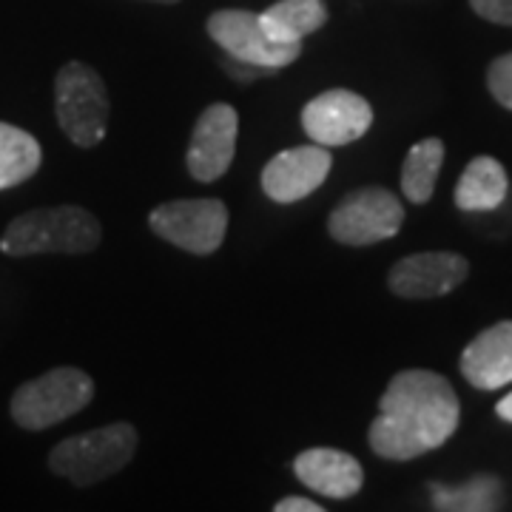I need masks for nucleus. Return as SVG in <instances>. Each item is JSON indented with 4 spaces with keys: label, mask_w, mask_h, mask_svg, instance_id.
<instances>
[{
    "label": "nucleus",
    "mask_w": 512,
    "mask_h": 512,
    "mask_svg": "<svg viewBox=\"0 0 512 512\" xmlns=\"http://www.w3.org/2000/svg\"><path fill=\"white\" fill-rule=\"evenodd\" d=\"M461 421L453 384L433 370H402L393 376L379 416L370 424V450L390 461H410L453 439Z\"/></svg>",
    "instance_id": "1"
},
{
    "label": "nucleus",
    "mask_w": 512,
    "mask_h": 512,
    "mask_svg": "<svg viewBox=\"0 0 512 512\" xmlns=\"http://www.w3.org/2000/svg\"><path fill=\"white\" fill-rule=\"evenodd\" d=\"M103 228L92 211L80 205H52L26 211L6 225L0 237V254H89L100 245Z\"/></svg>",
    "instance_id": "2"
},
{
    "label": "nucleus",
    "mask_w": 512,
    "mask_h": 512,
    "mask_svg": "<svg viewBox=\"0 0 512 512\" xmlns=\"http://www.w3.org/2000/svg\"><path fill=\"white\" fill-rule=\"evenodd\" d=\"M137 453L134 424L117 421L72 439H63L49 453V470L60 478H69L74 487H92L103 478L120 473Z\"/></svg>",
    "instance_id": "3"
},
{
    "label": "nucleus",
    "mask_w": 512,
    "mask_h": 512,
    "mask_svg": "<svg viewBox=\"0 0 512 512\" xmlns=\"http://www.w3.org/2000/svg\"><path fill=\"white\" fill-rule=\"evenodd\" d=\"M94 399L92 376L80 367H55L32 382L20 384L9 402L12 421L23 430H49L77 416Z\"/></svg>",
    "instance_id": "4"
},
{
    "label": "nucleus",
    "mask_w": 512,
    "mask_h": 512,
    "mask_svg": "<svg viewBox=\"0 0 512 512\" xmlns=\"http://www.w3.org/2000/svg\"><path fill=\"white\" fill-rule=\"evenodd\" d=\"M57 126L77 148H94L109 131V92L92 66L72 60L55 77Z\"/></svg>",
    "instance_id": "5"
},
{
    "label": "nucleus",
    "mask_w": 512,
    "mask_h": 512,
    "mask_svg": "<svg viewBox=\"0 0 512 512\" xmlns=\"http://www.w3.org/2000/svg\"><path fill=\"white\" fill-rule=\"evenodd\" d=\"M404 205L387 188H356L333 208L328 220L330 237L342 245H373L402 231Z\"/></svg>",
    "instance_id": "6"
},
{
    "label": "nucleus",
    "mask_w": 512,
    "mask_h": 512,
    "mask_svg": "<svg viewBox=\"0 0 512 512\" xmlns=\"http://www.w3.org/2000/svg\"><path fill=\"white\" fill-rule=\"evenodd\" d=\"M151 231L188 254H214L228 231V208L222 200H171L148 214Z\"/></svg>",
    "instance_id": "7"
},
{
    "label": "nucleus",
    "mask_w": 512,
    "mask_h": 512,
    "mask_svg": "<svg viewBox=\"0 0 512 512\" xmlns=\"http://www.w3.org/2000/svg\"><path fill=\"white\" fill-rule=\"evenodd\" d=\"M208 35L222 52L245 63L285 69L302 55V43H276L262 29V20L245 9H220L208 18Z\"/></svg>",
    "instance_id": "8"
},
{
    "label": "nucleus",
    "mask_w": 512,
    "mask_h": 512,
    "mask_svg": "<svg viewBox=\"0 0 512 512\" xmlns=\"http://www.w3.org/2000/svg\"><path fill=\"white\" fill-rule=\"evenodd\" d=\"M373 109L362 94L350 89H330L313 97L302 109V128L316 146H348L367 134Z\"/></svg>",
    "instance_id": "9"
},
{
    "label": "nucleus",
    "mask_w": 512,
    "mask_h": 512,
    "mask_svg": "<svg viewBox=\"0 0 512 512\" xmlns=\"http://www.w3.org/2000/svg\"><path fill=\"white\" fill-rule=\"evenodd\" d=\"M239 137V114L228 103H214L202 111L191 131V143L185 154L188 174L197 183H214L234 163Z\"/></svg>",
    "instance_id": "10"
},
{
    "label": "nucleus",
    "mask_w": 512,
    "mask_h": 512,
    "mask_svg": "<svg viewBox=\"0 0 512 512\" xmlns=\"http://www.w3.org/2000/svg\"><path fill=\"white\" fill-rule=\"evenodd\" d=\"M470 274V262L453 251H427L399 259L390 274L387 288L402 299H436L456 291Z\"/></svg>",
    "instance_id": "11"
},
{
    "label": "nucleus",
    "mask_w": 512,
    "mask_h": 512,
    "mask_svg": "<svg viewBox=\"0 0 512 512\" xmlns=\"http://www.w3.org/2000/svg\"><path fill=\"white\" fill-rule=\"evenodd\" d=\"M333 160L325 146H299L279 151L262 168V191L268 200L279 205H293V202L311 197L319 185L328 180Z\"/></svg>",
    "instance_id": "12"
},
{
    "label": "nucleus",
    "mask_w": 512,
    "mask_h": 512,
    "mask_svg": "<svg viewBox=\"0 0 512 512\" xmlns=\"http://www.w3.org/2000/svg\"><path fill=\"white\" fill-rule=\"evenodd\" d=\"M293 473L308 490L333 501L353 498L365 484L362 464L345 450H333V447H313L299 453L293 458Z\"/></svg>",
    "instance_id": "13"
},
{
    "label": "nucleus",
    "mask_w": 512,
    "mask_h": 512,
    "mask_svg": "<svg viewBox=\"0 0 512 512\" xmlns=\"http://www.w3.org/2000/svg\"><path fill=\"white\" fill-rule=\"evenodd\" d=\"M461 373L478 390L512 382V319L478 333L461 353Z\"/></svg>",
    "instance_id": "14"
},
{
    "label": "nucleus",
    "mask_w": 512,
    "mask_h": 512,
    "mask_svg": "<svg viewBox=\"0 0 512 512\" xmlns=\"http://www.w3.org/2000/svg\"><path fill=\"white\" fill-rule=\"evenodd\" d=\"M510 180L495 157H476L464 168L456 185V205L461 211H495L507 200Z\"/></svg>",
    "instance_id": "15"
},
{
    "label": "nucleus",
    "mask_w": 512,
    "mask_h": 512,
    "mask_svg": "<svg viewBox=\"0 0 512 512\" xmlns=\"http://www.w3.org/2000/svg\"><path fill=\"white\" fill-rule=\"evenodd\" d=\"M259 20L276 43H302L328 23V6L325 0H279Z\"/></svg>",
    "instance_id": "16"
},
{
    "label": "nucleus",
    "mask_w": 512,
    "mask_h": 512,
    "mask_svg": "<svg viewBox=\"0 0 512 512\" xmlns=\"http://www.w3.org/2000/svg\"><path fill=\"white\" fill-rule=\"evenodd\" d=\"M43 163V148L29 131L0 123V191L32 180Z\"/></svg>",
    "instance_id": "17"
},
{
    "label": "nucleus",
    "mask_w": 512,
    "mask_h": 512,
    "mask_svg": "<svg viewBox=\"0 0 512 512\" xmlns=\"http://www.w3.org/2000/svg\"><path fill=\"white\" fill-rule=\"evenodd\" d=\"M433 507L444 512H493L504 507V487L495 476H473L461 487L430 484Z\"/></svg>",
    "instance_id": "18"
},
{
    "label": "nucleus",
    "mask_w": 512,
    "mask_h": 512,
    "mask_svg": "<svg viewBox=\"0 0 512 512\" xmlns=\"http://www.w3.org/2000/svg\"><path fill=\"white\" fill-rule=\"evenodd\" d=\"M444 165V143L439 137H427L410 148L407 160L402 165V191L404 197L416 205L430 202L436 191V180Z\"/></svg>",
    "instance_id": "19"
},
{
    "label": "nucleus",
    "mask_w": 512,
    "mask_h": 512,
    "mask_svg": "<svg viewBox=\"0 0 512 512\" xmlns=\"http://www.w3.org/2000/svg\"><path fill=\"white\" fill-rule=\"evenodd\" d=\"M487 86L495 100L512 111V52L510 55L495 57L487 69Z\"/></svg>",
    "instance_id": "20"
},
{
    "label": "nucleus",
    "mask_w": 512,
    "mask_h": 512,
    "mask_svg": "<svg viewBox=\"0 0 512 512\" xmlns=\"http://www.w3.org/2000/svg\"><path fill=\"white\" fill-rule=\"evenodd\" d=\"M222 69L225 74L231 77V80H237V83H254L259 77H271L279 69H268V66H256V63H245V60H237V57H225L222 60Z\"/></svg>",
    "instance_id": "21"
},
{
    "label": "nucleus",
    "mask_w": 512,
    "mask_h": 512,
    "mask_svg": "<svg viewBox=\"0 0 512 512\" xmlns=\"http://www.w3.org/2000/svg\"><path fill=\"white\" fill-rule=\"evenodd\" d=\"M470 6L478 18L498 26H512V0H470Z\"/></svg>",
    "instance_id": "22"
},
{
    "label": "nucleus",
    "mask_w": 512,
    "mask_h": 512,
    "mask_svg": "<svg viewBox=\"0 0 512 512\" xmlns=\"http://www.w3.org/2000/svg\"><path fill=\"white\" fill-rule=\"evenodd\" d=\"M274 510L276 512H322V504L308 501V498H302V495H288V498L276 501Z\"/></svg>",
    "instance_id": "23"
},
{
    "label": "nucleus",
    "mask_w": 512,
    "mask_h": 512,
    "mask_svg": "<svg viewBox=\"0 0 512 512\" xmlns=\"http://www.w3.org/2000/svg\"><path fill=\"white\" fill-rule=\"evenodd\" d=\"M495 413H498V419L501 421H510L512 424V393H507L501 402L495 404Z\"/></svg>",
    "instance_id": "24"
},
{
    "label": "nucleus",
    "mask_w": 512,
    "mask_h": 512,
    "mask_svg": "<svg viewBox=\"0 0 512 512\" xmlns=\"http://www.w3.org/2000/svg\"><path fill=\"white\" fill-rule=\"evenodd\" d=\"M151 3H180V0H151Z\"/></svg>",
    "instance_id": "25"
}]
</instances>
